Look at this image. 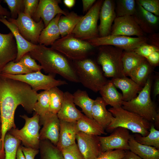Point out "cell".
I'll list each match as a JSON object with an SVG mask.
<instances>
[{
    "instance_id": "obj_1",
    "label": "cell",
    "mask_w": 159,
    "mask_h": 159,
    "mask_svg": "<svg viewBox=\"0 0 159 159\" xmlns=\"http://www.w3.org/2000/svg\"><path fill=\"white\" fill-rule=\"evenodd\" d=\"M38 93L25 83L0 75L1 134L4 144L8 131L16 128L14 116L17 107L21 105L28 113H32Z\"/></svg>"
},
{
    "instance_id": "obj_2",
    "label": "cell",
    "mask_w": 159,
    "mask_h": 159,
    "mask_svg": "<svg viewBox=\"0 0 159 159\" xmlns=\"http://www.w3.org/2000/svg\"><path fill=\"white\" fill-rule=\"evenodd\" d=\"M29 53L32 58L39 63L45 73L55 76L58 74L70 82H79L73 63L59 52L38 44Z\"/></svg>"
},
{
    "instance_id": "obj_3",
    "label": "cell",
    "mask_w": 159,
    "mask_h": 159,
    "mask_svg": "<svg viewBox=\"0 0 159 159\" xmlns=\"http://www.w3.org/2000/svg\"><path fill=\"white\" fill-rule=\"evenodd\" d=\"M108 110L114 117L105 129L107 132H112L116 128L122 127L143 136L149 134L150 122L138 114L124 109L122 106L110 108Z\"/></svg>"
},
{
    "instance_id": "obj_4",
    "label": "cell",
    "mask_w": 159,
    "mask_h": 159,
    "mask_svg": "<svg viewBox=\"0 0 159 159\" xmlns=\"http://www.w3.org/2000/svg\"><path fill=\"white\" fill-rule=\"evenodd\" d=\"M72 63L79 82L94 92H99L109 80L97 64L91 59L74 61Z\"/></svg>"
},
{
    "instance_id": "obj_5",
    "label": "cell",
    "mask_w": 159,
    "mask_h": 159,
    "mask_svg": "<svg viewBox=\"0 0 159 159\" xmlns=\"http://www.w3.org/2000/svg\"><path fill=\"white\" fill-rule=\"evenodd\" d=\"M152 82L150 76L138 95L130 101H123L122 106L124 109L138 114L149 122L159 118V113L151 97Z\"/></svg>"
},
{
    "instance_id": "obj_6",
    "label": "cell",
    "mask_w": 159,
    "mask_h": 159,
    "mask_svg": "<svg viewBox=\"0 0 159 159\" xmlns=\"http://www.w3.org/2000/svg\"><path fill=\"white\" fill-rule=\"evenodd\" d=\"M51 46L73 61L87 58L95 47L87 41L76 37L72 33L61 37Z\"/></svg>"
},
{
    "instance_id": "obj_7",
    "label": "cell",
    "mask_w": 159,
    "mask_h": 159,
    "mask_svg": "<svg viewBox=\"0 0 159 159\" xmlns=\"http://www.w3.org/2000/svg\"><path fill=\"white\" fill-rule=\"evenodd\" d=\"M123 50L110 45L100 47L97 57L105 76L115 78L124 77L122 58Z\"/></svg>"
},
{
    "instance_id": "obj_8",
    "label": "cell",
    "mask_w": 159,
    "mask_h": 159,
    "mask_svg": "<svg viewBox=\"0 0 159 159\" xmlns=\"http://www.w3.org/2000/svg\"><path fill=\"white\" fill-rule=\"evenodd\" d=\"M103 1L102 0L96 1L82 16L72 33L75 37L87 41L99 37L97 22Z\"/></svg>"
},
{
    "instance_id": "obj_9",
    "label": "cell",
    "mask_w": 159,
    "mask_h": 159,
    "mask_svg": "<svg viewBox=\"0 0 159 159\" xmlns=\"http://www.w3.org/2000/svg\"><path fill=\"white\" fill-rule=\"evenodd\" d=\"M20 116L25 121L24 126L20 130L12 128L9 133L22 142L25 147L39 149L40 141L39 115L35 113L31 117L26 115Z\"/></svg>"
},
{
    "instance_id": "obj_10",
    "label": "cell",
    "mask_w": 159,
    "mask_h": 159,
    "mask_svg": "<svg viewBox=\"0 0 159 159\" xmlns=\"http://www.w3.org/2000/svg\"><path fill=\"white\" fill-rule=\"evenodd\" d=\"M0 75L6 78L25 83L36 92L40 90H49L53 87L67 84L64 80L56 79L54 75L50 74L45 75L41 71L17 75L1 73Z\"/></svg>"
},
{
    "instance_id": "obj_11",
    "label": "cell",
    "mask_w": 159,
    "mask_h": 159,
    "mask_svg": "<svg viewBox=\"0 0 159 159\" xmlns=\"http://www.w3.org/2000/svg\"><path fill=\"white\" fill-rule=\"evenodd\" d=\"M87 41L94 47L105 45L113 46L125 51H133L142 44L147 43V37H132L110 34L98 37Z\"/></svg>"
},
{
    "instance_id": "obj_12",
    "label": "cell",
    "mask_w": 159,
    "mask_h": 159,
    "mask_svg": "<svg viewBox=\"0 0 159 159\" xmlns=\"http://www.w3.org/2000/svg\"><path fill=\"white\" fill-rule=\"evenodd\" d=\"M9 21L15 24L22 37L32 44H38V39L42 30L45 28L43 21H35L24 12L20 13L16 19L6 17Z\"/></svg>"
},
{
    "instance_id": "obj_13",
    "label": "cell",
    "mask_w": 159,
    "mask_h": 159,
    "mask_svg": "<svg viewBox=\"0 0 159 159\" xmlns=\"http://www.w3.org/2000/svg\"><path fill=\"white\" fill-rule=\"evenodd\" d=\"M131 135L127 129L118 127L108 136H99L102 152L114 150H129V141Z\"/></svg>"
},
{
    "instance_id": "obj_14",
    "label": "cell",
    "mask_w": 159,
    "mask_h": 159,
    "mask_svg": "<svg viewBox=\"0 0 159 159\" xmlns=\"http://www.w3.org/2000/svg\"><path fill=\"white\" fill-rule=\"evenodd\" d=\"M98 136L80 131L77 133V145L84 159H96L102 153Z\"/></svg>"
},
{
    "instance_id": "obj_15",
    "label": "cell",
    "mask_w": 159,
    "mask_h": 159,
    "mask_svg": "<svg viewBox=\"0 0 159 159\" xmlns=\"http://www.w3.org/2000/svg\"><path fill=\"white\" fill-rule=\"evenodd\" d=\"M59 0H40L36 10L32 18L35 22L42 19L46 27L58 14L66 16L68 13L62 9L59 6Z\"/></svg>"
},
{
    "instance_id": "obj_16",
    "label": "cell",
    "mask_w": 159,
    "mask_h": 159,
    "mask_svg": "<svg viewBox=\"0 0 159 159\" xmlns=\"http://www.w3.org/2000/svg\"><path fill=\"white\" fill-rule=\"evenodd\" d=\"M39 124L43 125L39 133L40 140H49L56 146L60 131V120L57 114L49 112L40 117Z\"/></svg>"
},
{
    "instance_id": "obj_17",
    "label": "cell",
    "mask_w": 159,
    "mask_h": 159,
    "mask_svg": "<svg viewBox=\"0 0 159 159\" xmlns=\"http://www.w3.org/2000/svg\"><path fill=\"white\" fill-rule=\"evenodd\" d=\"M145 33L132 16L116 17L112 26L110 34L137 37L145 36Z\"/></svg>"
},
{
    "instance_id": "obj_18",
    "label": "cell",
    "mask_w": 159,
    "mask_h": 159,
    "mask_svg": "<svg viewBox=\"0 0 159 159\" xmlns=\"http://www.w3.org/2000/svg\"><path fill=\"white\" fill-rule=\"evenodd\" d=\"M17 48L14 35L11 32L0 33V73L9 62L14 61L17 55Z\"/></svg>"
},
{
    "instance_id": "obj_19",
    "label": "cell",
    "mask_w": 159,
    "mask_h": 159,
    "mask_svg": "<svg viewBox=\"0 0 159 159\" xmlns=\"http://www.w3.org/2000/svg\"><path fill=\"white\" fill-rule=\"evenodd\" d=\"M114 1L105 0L102 3L99 15L100 23L98 26L100 37L110 34L112 26L116 17Z\"/></svg>"
},
{
    "instance_id": "obj_20",
    "label": "cell",
    "mask_w": 159,
    "mask_h": 159,
    "mask_svg": "<svg viewBox=\"0 0 159 159\" xmlns=\"http://www.w3.org/2000/svg\"><path fill=\"white\" fill-rule=\"evenodd\" d=\"M136 4L135 11L132 16L135 21L144 33H154L158 27L159 17L145 9L136 2Z\"/></svg>"
},
{
    "instance_id": "obj_21",
    "label": "cell",
    "mask_w": 159,
    "mask_h": 159,
    "mask_svg": "<svg viewBox=\"0 0 159 159\" xmlns=\"http://www.w3.org/2000/svg\"><path fill=\"white\" fill-rule=\"evenodd\" d=\"M0 22L6 26L13 34L15 39L17 48V55L15 62H19L21 58L26 53L35 49L37 45L30 43L26 40L21 34L18 28L14 24L8 21L4 16H0Z\"/></svg>"
},
{
    "instance_id": "obj_22",
    "label": "cell",
    "mask_w": 159,
    "mask_h": 159,
    "mask_svg": "<svg viewBox=\"0 0 159 159\" xmlns=\"http://www.w3.org/2000/svg\"><path fill=\"white\" fill-rule=\"evenodd\" d=\"M79 131L76 122H68L60 120V131L56 145L61 151L76 143V136Z\"/></svg>"
},
{
    "instance_id": "obj_23",
    "label": "cell",
    "mask_w": 159,
    "mask_h": 159,
    "mask_svg": "<svg viewBox=\"0 0 159 159\" xmlns=\"http://www.w3.org/2000/svg\"><path fill=\"white\" fill-rule=\"evenodd\" d=\"M57 114L60 120L68 122H76L84 115L76 107L73 94L68 91L64 92L63 101Z\"/></svg>"
},
{
    "instance_id": "obj_24",
    "label": "cell",
    "mask_w": 159,
    "mask_h": 159,
    "mask_svg": "<svg viewBox=\"0 0 159 159\" xmlns=\"http://www.w3.org/2000/svg\"><path fill=\"white\" fill-rule=\"evenodd\" d=\"M110 80L116 87L122 91L124 101H128L135 98L143 87L127 77L112 78Z\"/></svg>"
},
{
    "instance_id": "obj_25",
    "label": "cell",
    "mask_w": 159,
    "mask_h": 159,
    "mask_svg": "<svg viewBox=\"0 0 159 159\" xmlns=\"http://www.w3.org/2000/svg\"><path fill=\"white\" fill-rule=\"evenodd\" d=\"M107 104L100 97L94 100L92 113L93 119L105 129L109 125L114 117L106 108Z\"/></svg>"
},
{
    "instance_id": "obj_26",
    "label": "cell",
    "mask_w": 159,
    "mask_h": 159,
    "mask_svg": "<svg viewBox=\"0 0 159 159\" xmlns=\"http://www.w3.org/2000/svg\"><path fill=\"white\" fill-rule=\"evenodd\" d=\"M62 14H57L42 30L38 39V44L46 46L52 45L61 38L58 23L59 18Z\"/></svg>"
},
{
    "instance_id": "obj_27",
    "label": "cell",
    "mask_w": 159,
    "mask_h": 159,
    "mask_svg": "<svg viewBox=\"0 0 159 159\" xmlns=\"http://www.w3.org/2000/svg\"><path fill=\"white\" fill-rule=\"evenodd\" d=\"M99 92L107 105H109L113 107L122 106L123 101L122 95L117 91L110 80H109Z\"/></svg>"
},
{
    "instance_id": "obj_28",
    "label": "cell",
    "mask_w": 159,
    "mask_h": 159,
    "mask_svg": "<svg viewBox=\"0 0 159 159\" xmlns=\"http://www.w3.org/2000/svg\"><path fill=\"white\" fill-rule=\"evenodd\" d=\"M129 150L143 159H159V150L139 143L131 135L129 141Z\"/></svg>"
},
{
    "instance_id": "obj_29",
    "label": "cell",
    "mask_w": 159,
    "mask_h": 159,
    "mask_svg": "<svg viewBox=\"0 0 159 159\" xmlns=\"http://www.w3.org/2000/svg\"><path fill=\"white\" fill-rule=\"evenodd\" d=\"M79 131L89 135L101 136L106 135L104 129L94 119H91L83 115L77 121Z\"/></svg>"
},
{
    "instance_id": "obj_30",
    "label": "cell",
    "mask_w": 159,
    "mask_h": 159,
    "mask_svg": "<svg viewBox=\"0 0 159 159\" xmlns=\"http://www.w3.org/2000/svg\"><path fill=\"white\" fill-rule=\"evenodd\" d=\"M82 16L74 11L68 13L66 16L61 15L58 23L61 37L71 33Z\"/></svg>"
},
{
    "instance_id": "obj_31",
    "label": "cell",
    "mask_w": 159,
    "mask_h": 159,
    "mask_svg": "<svg viewBox=\"0 0 159 159\" xmlns=\"http://www.w3.org/2000/svg\"><path fill=\"white\" fill-rule=\"evenodd\" d=\"M145 59L134 51H123L122 58L123 76H128L132 70Z\"/></svg>"
},
{
    "instance_id": "obj_32",
    "label": "cell",
    "mask_w": 159,
    "mask_h": 159,
    "mask_svg": "<svg viewBox=\"0 0 159 159\" xmlns=\"http://www.w3.org/2000/svg\"><path fill=\"white\" fill-rule=\"evenodd\" d=\"M73 99L75 105L79 107L85 115L93 119L92 109L94 100L90 98L85 90L78 89L73 94Z\"/></svg>"
},
{
    "instance_id": "obj_33",
    "label": "cell",
    "mask_w": 159,
    "mask_h": 159,
    "mask_svg": "<svg viewBox=\"0 0 159 159\" xmlns=\"http://www.w3.org/2000/svg\"><path fill=\"white\" fill-rule=\"evenodd\" d=\"M152 66L145 59L129 74L130 78L143 87L153 71Z\"/></svg>"
},
{
    "instance_id": "obj_34",
    "label": "cell",
    "mask_w": 159,
    "mask_h": 159,
    "mask_svg": "<svg viewBox=\"0 0 159 159\" xmlns=\"http://www.w3.org/2000/svg\"><path fill=\"white\" fill-rule=\"evenodd\" d=\"M39 159H64L62 151L48 140H40Z\"/></svg>"
},
{
    "instance_id": "obj_35",
    "label": "cell",
    "mask_w": 159,
    "mask_h": 159,
    "mask_svg": "<svg viewBox=\"0 0 159 159\" xmlns=\"http://www.w3.org/2000/svg\"><path fill=\"white\" fill-rule=\"evenodd\" d=\"M133 136L136 141L139 143L159 149V131L155 128L154 125H151L149 132L147 136H143L136 133Z\"/></svg>"
},
{
    "instance_id": "obj_36",
    "label": "cell",
    "mask_w": 159,
    "mask_h": 159,
    "mask_svg": "<svg viewBox=\"0 0 159 159\" xmlns=\"http://www.w3.org/2000/svg\"><path fill=\"white\" fill-rule=\"evenodd\" d=\"M50 96L49 90H44L37 95V100L35 103L34 111L40 117L43 116L49 112Z\"/></svg>"
},
{
    "instance_id": "obj_37",
    "label": "cell",
    "mask_w": 159,
    "mask_h": 159,
    "mask_svg": "<svg viewBox=\"0 0 159 159\" xmlns=\"http://www.w3.org/2000/svg\"><path fill=\"white\" fill-rule=\"evenodd\" d=\"M115 12L116 17L132 16L136 9V2L135 0H117L116 1Z\"/></svg>"
},
{
    "instance_id": "obj_38",
    "label": "cell",
    "mask_w": 159,
    "mask_h": 159,
    "mask_svg": "<svg viewBox=\"0 0 159 159\" xmlns=\"http://www.w3.org/2000/svg\"><path fill=\"white\" fill-rule=\"evenodd\" d=\"M21 141L10 133H7L4 140L5 159H16L17 149Z\"/></svg>"
},
{
    "instance_id": "obj_39",
    "label": "cell",
    "mask_w": 159,
    "mask_h": 159,
    "mask_svg": "<svg viewBox=\"0 0 159 159\" xmlns=\"http://www.w3.org/2000/svg\"><path fill=\"white\" fill-rule=\"evenodd\" d=\"M49 91L50 96L49 112L57 114L63 101L64 92L57 87H53Z\"/></svg>"
},
{
    "instance_id": "obj_40",
    "label": "cell",
    "mask_w": 159,
    "mask_h": 159,
    "mask_svg": "<svg viewBox=\"0 0 159 159\" xmlns=\"http://www.w3.org/2000/svg\"><path fill=\"white\" fill-rule=\"evenodd\" d=\"M32 72L26 68L19 62L14 61L8 63L1 73L13 75L23 74Z\"/></svg>"
},
{
    "instance_id": "obj_41",
    "label": "cell",
    "mask_w": 159,
    "mask_h": 159,
    "mask_svg": "<svg viewBox=\"0 0 159 159\" xmlns=\"http://www.w3.org/2000/svg\"><path fill=\"white\" fill-rule=\"evenodd\" d=\"M10 10V17L16 19L19 14L24 12V0H4Z\"/></svg>"
},
{
    "instance_id": "obj_42",
    "label": "cell",
    "mask_w": 159,
    "mask_h": 159,
    "mask_svg": "<svg viewBox=\"0 0 159 159\" xmlns=\"http://www.w3.org/2000/svg\"><path fill=\"white\" fill-rule=\"evenodd\" d=\"M19 62L32 72L41 71L42 69V66L38 64L35 60L32 57L29 52L24 55Z\"/></svg>"
},
{
    "instance_id": "obj_43",
    "label": "cell",
    "mask_w": 159,
    "mask_h": 159,
    "mask_svg": "<svg viewBox=\"0 0 159 159\" xmlns=\"http://www.w3.org/2000/svg\"><path fill=\"white\" fill-rule=\"evenodd\" d=\"M136 1L146 11L157 16H159V0H137Z\"/></svg>"
},
{
    "instance_id": "obj_44",
    "label": "cell",
    "mask_w": 159,
    "mask_h": 159,
    "mask_svg": "<svg viewBox=\"0 0 159 159\" xmlns=\"http://www.w3.org/2000/svg\"><path fill=\"white\" fill-rule=\"evenodd\" d=\"M61 151L64 159H84L76 143L64 148Z\"/></svg>"
},
{
    "instance_id": "obj_45",
    "label": "cell",
    "mask_w": 159,
    "mask_h": 159,
    "mask_svg": "<svg viewBox=\"0 0 159 159\" xmlns=\"http://www.w3.org/2000/svg\"><path fill=\"white\" fill-rule=\"evenodd\" d=\"M159 51V48L145 43L140 45L133 51L146 59L153 52Z\"/></svg>"
},
{
    "instance_id": "obj_46",
    "label": "cell",
    "mask_w": 159,
    "mask_h": 159,
    "mask_svg": "<svg viewBox=\"0 0 159 159\" xmlns=\"http://www.w3.org/2000/svg\"><path fill=\"white\" fill-rule=\"evenodd\" d=\"M125 150H115L102 152L96 159H122L124 157Z\"/></svg>"
},
{
    "instance_id": "obj_47",
    "label": "cell",
    "mask_w": 159,
    "mask_h": 159,
    "mask_svg": "<svg viewBox=\"0 0 159 159\" xmlns=\"http://www.w3.org/2000/svg\"><path fill=\"white\" fill-rule=\"evenodd\" d=\"M39 0H24V13L32 18L37 9Z\"/></svg>"
},
{
    "instance_id": "obj_48",
    "label": "cell",
    "mask_w": 159,
    "mask_h": 159,
    "mask_svg": "<svg viewBox=\"0 0 159 159\" xmlns=\"http://www.w3.org/2000/svg\"><path fill=\"white\" fill-rule=\"evenodd\" d=\"M21 148L26 159H34L39 152V149L21 145Z\"/></svg>"
},
{
    "instance_id": "obj_49",
    "label": "cell",
    "mask_w": 159,
    "mask_h": 159,
    "mask_svg": "<svg viewBox=\"0 0 159 159\" xmlns=\"http://www.w3.org/2000/svg\"><path fill=\"white\" fill-rule=\"evenodd\" d=\"M146 59L152 66H158L159 63V51L153 52Z\"/></svg>"
},
{
    "instance_id": "obj_50",
    "label": "cell",
    "mask_w": 159,
    "mask_h": 159,
    "mask_svg": "<svg viewBox=\"0 0 159 159\" xmlns=\"http://www.w3.org/2000/svg\"><path fill=\"white\" fill-rule=\"evenodd\" d=\"M149 44L159 48V33H153L150 34L147 37V41Z\"/></svg>"
},
{
    "instance_id": "obj_51",
    "label": "cell",
    "mask_w": 159,
    "mask_h": 159,
    "mask_svg": "<svg viewBox=\"0 0 159 159\" xmlns=\"http://www.w3.org/2000/svg\"><path fill=\"white\" fill-rule=\"evenodd\" d=\"M96 1L95 0H82L83 13L87 12Z\"/></svg>"
},
{
    "instance_id": "obj_52",
    "label": "cell",
    "mask_w": 159,
    "mask_h": 159,
    "mask_svg": "<svg viewBox=\"0 0 159 159\" xmlns=\"http://www.w3.org/2000/svg\"><path fill=\"white\" fill-rule=\"evenodd\" d=\"M122 159H143L130 150H125V154Z\"/></svg>"
},
{
    "instance_id": "obj_53",
    "label": "cell",
    "mask_w": 159,
    "mask_h": 159,
    "mask_svg": "<svg viewBox=\"0 0 159 159\" xmlns=\"http://www.w3.org/2000/svg\"><path fill=\"white\" fill-rule=\"evenodd\" d=\"M153 94L154 96L156 97L159 94V78H156L154 85Z\"/></svg>"
},
{
    "instance_id": "obj_54",
    "label": "cell",
    "mask_w": 159,
    "mask_h": 159,
    "mask_svg": "<svg viewBox=\"0 0 159 159\" xmlns=\"http://www.w3.org/2000/svg\"><path fill=\"white\" fill-rule=\"evenodd\" d=\"M1 1L0 0V16H4L6 17H10V11L7 9L3 7L1 4Z\"/></svg>"
},
{
    "instance_id": "obj_55",
    "label": "cell",
    "mask_w": 159,
    "mask_h": 159,
    "mask_svg": "<svg viewBox=\"0 0 159 159\" xmlns=\"http://www.w3.org/2000/svg\"><path fill=\"white\" fill-rule=\"evenodd\" d=\"M16 159H26L20 145L19 146L17 149Z\"/></svg>"
},
{
    "instance_id": "obj_56",
    "label": "cell",
    "mask_w": 159,
    "mask_h": 159,
    "mask_svg": "<svg viewBox=\"0 0 159 159\" xmlns=\"http://www.w3.org/2000/svg\"><path fill=\"white\" fill-rule=\"evenodd\" d=\"M5 154L4 144L0 138V159H5Z\"/></svg>"
},
{
    "instance_id": "obj_57",
    "label": "cell",
    "mask_w": 159,
    "mask_h": 159,
    "mask_svg": "<svg viewBox=\"0 0 159 159\" xmlns=\"http://www.w3.org/2000/svg\"><path fill=\"white\" fill-rule=\"evenodd\" d=\"M63 2L66 6L70 9L74 6L76 1L75 0H64Z\"/></svg>"
},
{
    "instance_id": "obj_58",
    "label": "cell",
    "mask_w": 159,
    "mask_h": 159,
    "mask_svg": "<svg viewBox=\"0 0 159 159\" xmlns=\"http://www.w3.org/2000/svg\"><path fill=\"white\" fill-rule=\"evenodd\" d=\"M1 124V115H0V126L1 125H1H0Z\"/></svg>"
},
{
    "instance_id": "obj_59",
    "label": "cell",
    "mask_w": 159,
    "mask_h": 159,
    "mask_svg": "<svg viewBox=\"0 0 159 159\" xmlns=\"http://www.w3.org/2000/svg\"><path fill=\"white\" fill-rule=\"evenodd\" d=\"M0 133H1V131H0ZM0 138H1V134H0Z\"/></svg>"
}]
</instances>
